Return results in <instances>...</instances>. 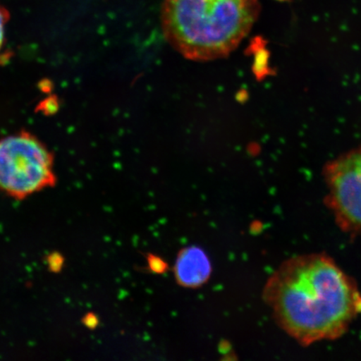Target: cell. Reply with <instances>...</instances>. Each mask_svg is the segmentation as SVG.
I'll list each match as a JSON object with an SVG mask.
<instances>
[{
	"instance_id": "1",
	"label": "cell",
	"mask_w": 361,
	"mask_h": 361,
	"mask_svg": "<svg viewBox=\"0 0 361 361\" xmlns=\"http://www.w3.org/2000/svg\"><path fill=\"white\" fill-rule=\"evenodd\" d=\"M263 298L275 322L301 345L333 341L361 314V293L331 257H295L266 283Z\"/></svg>"
},
{
	"instance_id": "2",
	"label": "cell",
	"mask_w": 361,
	"mask_h": 361,
	"mask_svg": "<svg viewBox=\"0 0 361 361\" xmlns=\"http://www.w3.org/2000/svg\"><path fill=\"white\" fill-rule=\"evenodd\" d=\"M259 11V0H165L162 30L188 60L214 61L238 47Z\"/></svg>"
},
{
	"instance_id": "3",
	"label": "cell",
	"mask_w": 361,
	"mask_h": 361,
	"mask_svg": "<svg viewBox=\"0 0 361 361\" xmlns=\"http://www.w3.org/2000/svg\"><path fill=\"white\" fill-rule=\"evenodd\" d=\"M56 180L52 153L35 135L20 132L0 138V192L22 200Z\"/></svg>"
},
{
	"instance_id": "4",
	"label": "cell",
	"mask_w": 361,
	"mask_h": 361,
	"mask_svg": "<svg viewBox=\"0 0 361 361\" xmlns=\"http://www.w3.org/2000/svg\"><path fill=\"white\" fill-rule=\"evenodd\" d=\"M326 202L343 231L361 235V147L329 161Z\"/></svg>"
},
{
	"instance_id": "5",
	"label": "cell",
	"mask_w": 361,
	"mask_h": 361,
	"mask_svg": "<svg viewBox=\"0 0 361 361\" xmlns=\"http://www.w3.org/2000/svg\"><path fill=\"white\" fill-rule=\"evenodd\" d=\"M174 273L180 286L197 288L209 281L212 265L209 257L200 247H187L180 252Z\"/></svg>"
},
{
	"instance_id": "6",
	"label": "cell",
	"mask_w": 361,
	"mask_h": 361,
	"mask_svg": "<svg viewBox=\"0 0 361 361\" xmlns=\"http://www.w3.org/2000/svg\"><path fill=\"white\" fill-rule=\"evenodd\" d=\"M10 20V13L0 4V56L2 55L4 43H6V26Z\"/></svg>"
},
{
	"instance_id": "7",
	"label": "cell",
	"mask_w": 361,
	"mask_h": 361,
	"mask_svg": "<svg viewBox=\"0 0 361 361\" xmlns=\"http://www.w3.org/2000/svg\"><path fill=\"white\" fill-rule=\"evenodd\" d=\"M147 261L149 269L156 274L164 273L166 269H168V264H166V262L161 259L160 257L149 255Z\"/></svg>"
},
{
	"instance_id": "8",
	"label": "cell",
	"mask_w": 361,
	"mask_h": 361,
	"mask_svg": "<svg viewBox=\"0 0 361 361\" xmlns=\"http://www.w3.org/2000/svg\"><path fill=\"white\" fill-rule=\"evenodd\" d=\"M83 323L85 326L89 329H94L97 326L99 323V319L97 317L96 314H87L85 316L83 319Z\"/></svg>"
},
{
	"instance_id": "9",
	"label": "cell",
	"mask_w": 361,
	"mask_h": 361,
	"mask_svg": "<svg viewBox=\"0 0 361 361\" xmlns=\"http://www.w3.org/2000/svg\"><path fill=\"white\" fill-rule=\"evenodd\" d=\"M49 263L51 264V268H52L54 271H56V269L61 267L63 260L60 255H55L53 256L52 259H49Z\"/></svg>"
}]
</instances>
